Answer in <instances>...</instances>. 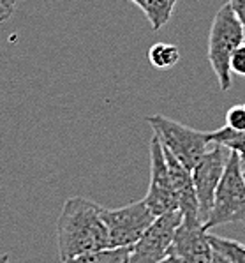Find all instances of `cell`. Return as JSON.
<instances>
[{
    "label": "cell",
    "instance_id": "6da1fadb",
    "mask_svg": "<svg viewBox=\"0 0 245 263\" xmlns=\"http://www.w3.org/2000/svg\"><path fill=\"white\" fill-rule=\"evenodd\" d=\"M58 256L67 261L90 251L111 248L103 207L83 196H72L64 203L57 219Z\"/></svg>",
    "mask_w": 245,
    "mask_h": 263
},
{
    "label": "cell",
    "instance_id": "7a4b0ae2",
    "mask_svg": "<svg viewBox=\"0 0 245 263\" xmlns=\"http://www.w3.org/2000/svg\"><path fill=\"white\" fill-rule=\"evenodd\" d=\"M245 221V179L242 170V159L238 152L230 151L222 179L214 196V205L203 222V228L210 232L212 228L228 224V222Z\"/></svg>",
    "mask_w": 245,
    "mask_h": 263
},
{
    "label": "cell",
    "instance_id": "3957f363",
    "mask_svg": "<svg viewBox=\"0 0 245 263\" xmlns=\"http://www.w3.org/2000/svg\"><path fill=\"white\" fill-rule=\"evenodd\" d=\"M245 41L243 27L233 13L230 4H224L215 13L208 35V62L219 80L220 90H230L231 71L230 59L233 51Z\"/></svg>",
    "mask_w": 245,
    "mask_h": 263
},
{
    "label": "cell",
    "instance_id": "277c9868",
    "mask_svg": "<svg viewBox=\"0 0 245 263\" xmlns=\"http://www.w3.org/2000/svg\"><path fill=\"white\" fill-rule=\"evenodd\" d=\"M147 120L154 129V135H157L160 143L189 170H192L199 157L212 145L207 138V133L196 131V129L168 119L164 115H152Z\"/></svg>",
    "mask_w": 245,
    "mask_h": 263
},
{
    "label": "cell",
    "instance_id": "5b68a950",
    "mask_svg": "<svg viewBox=\"0 0 245 263\" xmlns=\"http://www.w3.org/2000/svg\"><path fill=\"white\" fill-rule=\"evenodd\" d=\"M155 216L145 200L132 201L118 209H104L103 221L108 228L111 248H131L138 242L145 230L154 222Z\"/></svg>",
    "mask_w": 245,
    "mask_h": 263
},
{
    "label": "cell",
    "instance_id": "8992f818",
    "mask_svg": "<svg viewBox=\"0 0 245 263\" xmlns=\"http://www.w3.org/2000/svg\"><path fill=\"white\" fill-rule=\"evenodd\" d=\"M180 221H182L180 210L155 217L154 222L138 238V242L131 246L127 263H159L170 256L171 242Z\"/></svg>",
    "mask_w": 245,
    "mask_h": 263
},
{
    "label": "cell",
    "instance_id": "52a82bcc",
    "mask_svg": "<svg viewBox=\"0 0 245 263\" xmlns=\"http://www.w3.org/2000/svg\"><path fill=\"white\" fill-rule=\"evenodd\" d=\"M228 157H230V151L226 147L212 143L191 170L199 209V219L203 222L208 219V214L214 205V196L219 187V182L222 179Z\"/></svg>",
    "mask_w": 245,
    "mask_h": 263
},
{
    "label": "cell",
    "instance_id": "ba28073f",
    "mask_svg": "<svg viewBox=\"0 0 245 263\" xmlns=\"http://www.w3.org/2000/svg\"><path fill=\"white\" fill-rule=\"evenodd\" d=\"M170 256L182 263H212L214 248L199 216H182L171 242Z\"/></svg>",
    "mask_w": 245,
    "mask_h": 263
},
{
    "label": "cell",
    "instance_id": "9c48e42d",
    "mask_svg": "<svg viewBox=\"0 0 245 263\" xmlns=\"http://www.w3.org/2000/svg\"><path fill=\"white\" fill-rule=\"evenodd\" d=\"M143 200L155 217L178 210V201H176L175 191L170 182V173H168L164 148L157 135L152 136L150 141V185Z\"/></svg>",
    "mask_w": 245,
    "mask_h": 263
},
{
    "label": "cell",
    "instance_id": "30bf717a",
    "mask_svg": "<svg viewBox=\"0 0 245 263\" xmlns=\"http://www.w3.org/2000/svg\"><path fill=\"white\" fill-rule=\"evenodd\" d=\"M162 148H164V157H166V164H168V173H170L171 187H173L176 201H178V210L182 212V216H199L198 200H196L194 182H192L191 170L187 166H183L164 145H162Z\"/></svg>",
    "mask_w": 245,
    "mask_h": 263
},
{
    "label": "cell",
    "instance_id": "8fae6325",
    "mask_svg": "<svg viewBox=\"0 0 245 263\" xmlns=\"http://www.w3.org/2000/svg\"><path fill=\"white\" fill-rule=\"evenodd\" d=\"M182 59L180 48L171 43H155L148 50V60L157 71H170Z\"/></svg>",
    "mask_w": 245,
    "mask_h": 263
},
{
    "label": "cell",
    "instance_id": "7c38bea8",
    "mask_svg": "<svg viewBox=\"0 0 245 263\" xmlns=\"http://www.w3.org/2000/svg\"><path fill=\"white\" fill-rule=\"evenodd\" d=\"M131 248H108L79 254L64 263H127Z\"/></svg>",
    "mask_w": 245,
    "mask_h": 263
},
{
    "label": "cell",
    "instance_id": "4fadbf2b",
    "mask_svg": "<svg viewBox=\"0 0 245 263\" xmlns=\"http://www.w3.org/2000/svg\"><path fill=\"white\" fill-rule=\"evenodd\" d=\"M207 138L210 143L222 145L228 151L238 154L245 152V131H235V129L228 127V125H222V127L215 129V131L207 133Z\"/></svg>",
    "mask_w": 245,
    "mask_h": 263
},
{
    "label": "cell",
    "instance_id": "5bb4252c",
    "mask_svg": "<svg viewBox=\"0 0 245 263\" xmlns=\"http://www.w3.org/2000/svg\"><path fill=\"white\" fill-rule=\"evenodd\" d=\"M175 6L170 0H145L143 13L148 18L150 25L154 30H160L168 22H170L171 14H173Z\"/></svg>",
    "mask_w": 245,
    "mask_h": 263
},
{
    "label": "cell",
    "instance_id": "9a60e30c",
    "mask_svg": "<svg viewBox=\"0 0 245 263\" xmlns=\"http://www.w3.org/2000/svg\"><path fill=\"white\" fill-rule=\"evenodd\" d=\"M208 238H210V244H212V248H214V251L222 254L226 260H230L231 263H245L243 244H240V242H236V240H231V238L210 235V233H208Z\"/></svg>",
    "mask_w": 245,
    "mask_h": 263
},
{
    "label": "cell",
    "instance_id": "2e32d148",
    "mask_svg": "<svg viewBox=\"0 0 245 263\" xmlns=\"http://www.w3.org/2000/svg\"><path fill=\"white\" fill-rule=\"evenodd\" d=\"M226 125L235 131H245V106L236 104L231 106L226 113Z\"/></svg>",
    "mask_w": 245,
    "mask_h": 263
},
{
    "label": "cell",
    "instance_id": "e0dca14e",
    "mask_svg": "<svg viewBox=\"0 0 245 263\" xmlns=\"http://www.w3.org/2000/svg\"><path fill=\"white\" fill-rule=\"evenodd\" d=\"M230 71L233 74L245 76V43H242L233 51V55L230 59Z\"/></svg>",
    "mask_w": 245,
    "mask_h": 263
},
{
    "label": "cell",
    "instance_id": "ac0fdd59",
    "mask_svg": "<svg viewBox=\"0 0 245 263\" xmlns=\"http://www.w3.org/2000/svg\"><path fill=\"white\" fill-rule=\"evenodd\" d=\"M230 6L245 32V0H230Z\"/></svg>",
    "mask_w": 245,
    "mask_h": 263
},
{
    "label": "cell",
    "instance_id": "d6986e66",
    "mask_svg": "<svg viewBox=\"0 0 245 263\" xmlns=\"http://www.w3.org/2000/svg\"><path fill=\"white\" fill-rule=\"evenodd\" d=\"M16 0H0V22L9 20L14 13Z\"/></svg>",
    "mask_w": 245,
    "mask_h": 263
},
{
    "label": "cell",
    "instance_id": "ffe728a7",
    "mask_svg": "<svg viewBox=\"0 0 245 263\" xmlns=\"http://www.w3.org/2000/svg\"><path fill=\"white\" fill-rule=\"evenodd\" d=\"M212 263H231V261L226 260V258H224L222 254L217 253V251H214V258H212Z\"/></svg>",
    "mask_w": 245,
    "mask_h": 263
},
{
    "label": "cell",
    "instance_id": "44dd1931",
    "mask_svg": "<svg viewBox=\"0 0 245 263\" xmlns=\"http://www.w3.org/2000/svg\"><path fill=\"white\" fill-rule=\"evenodd\" d=\"M159 263H182L180 260H176L175 256H168V258H164L162 261H159Z\"/></svg>",
    "mask_w": 245,
    "mask_h": 263
},
{
    "label": "cell",
    "instance_id": "7402d4cb",
    "mask_svg": "<svg viewBox=\"0 0 245 263\" xmlns=\"http://www.w3.org/2000/svg\"><path fill=\"white\" fill-rule=\"evenodd\" d=\"M131 2H134L136 6L139 7V9H143V6H145V0H131Z\"/></svg>",
    "mask_w": 245,
    "mask_h": 263
},
{
    "label": "cell",
    "instance_id": "603a6c76",
    "mask_svg": "<svg viewBox=\"0 0 245 263\" xmlns=\"http://www.w3.org/2000/svg\"><path fill=\"white\" fill-rule=\"evenodd\" d=\"M0 263H9V254H2L0 256Z\"/></svg>",
    "mask_w": 245,
    "mask_h": 263
},
{
    "label": "cell",
    "instance_id": "cb8c5ba5",
    "mask_svg": "<svg viewBox=\"0 0 245 263\" xmlns=\"http://www.w3.org/2000/svg\"><path fill=\"white\" fill-rule=\"evenodd\" d=\"M240 159H242V161H245V152H242V154H240Z\"/></svg>",
    "mask_w": 245,
    "mask_h": 263
},
{
    "label": "cell",
    "instance_id": "d4e9b609",
    "mask_svg": "<svg viewBox=\"0 0 245 263\" xmlns=\"http://www.w3.org/2000/svg\"><path fill=\"white\" fill-rule=\"evenodd\" d=\"M170 2H171V4H173V6H175V4L178 2V0H170Z\"/></svg>",
    "mask_w": 245,
    "mask_h": 263
},
{
    "label": "cell",
    "instance_id": "484cf974",
    "mask_svg": "<svg viewBox=\"0 0 245 263\" xmlns=\"http://www.w3.org/2000/svg\"><path fill=\"white\" fill-rule=\"evenodd\" d=\"M243 179H245V170H243Z\"/></svg>",
    "mask_w": 245,
    "mask_h": 263
},
{
    "label": "cell",
    "instance_id": "4316f807",
    "mask_svg": "<svg viewBox=\"0 0 245 263\" xmlns=\"http://www.w3.org/2000/svg\"><path fill=\"white\" fill-rule=\"evenodd\" d=\"M243 106H245V104H243Z\"/></svg>",
    "mask_w": 245,
    "mask_h": 263
},
{
    "label": "cell",
    "instance_id": "83f0119b",
    "mask_svg": "<svg viewBox=\"0 0 245 263\" xmlns=\"http://www.w3.org/2000/svg\"><path fill=\"white\" fill-rule=\"evenodd\" d=\"M243 222H245V221H243Z\"/></svg>",
    "mask_w": 245,
    "mask_h": 263
}]
</instances>
